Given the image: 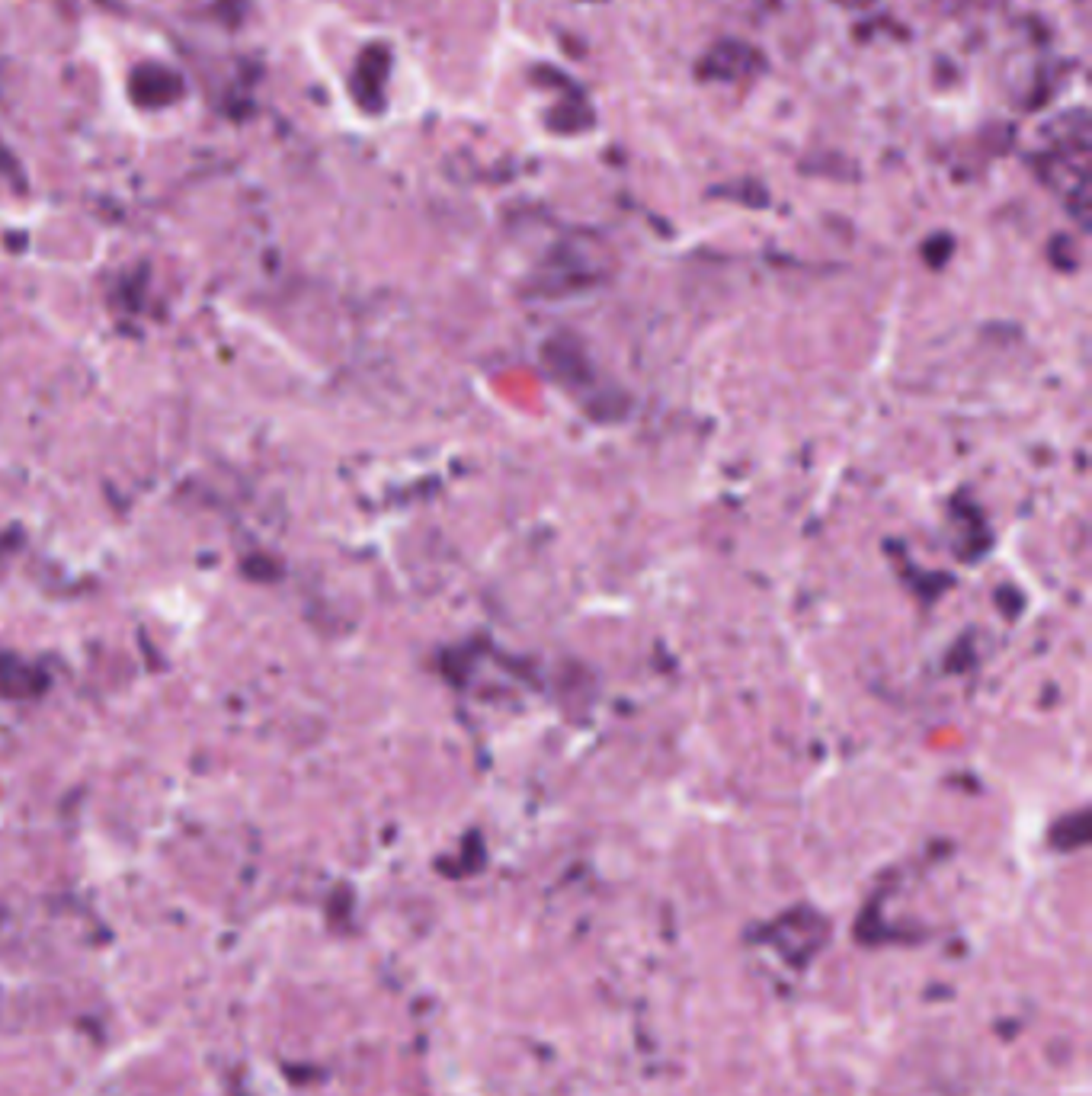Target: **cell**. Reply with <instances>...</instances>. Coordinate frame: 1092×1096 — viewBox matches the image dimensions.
Wrapping results in <instances>:
<instances>
[{
    "instance_id": "cell-1",
    "label": "cell",
    "mask_w": 1092,
    "mask_h": 1096,
    "mask_svg": "<svg viewBox=\"0 0 1092 1096\" xmlns=\"http://www.w3.org/2000/svg\"><path fill=\"white\" fill-rule=\"evenodd\" d=\"M747 55H750L747 45H721V49H715L709 58L702 61L705 78H718V81L737 78V74L747 71V65H753V61H741Z\"/></svg>"
}]
</instances>
